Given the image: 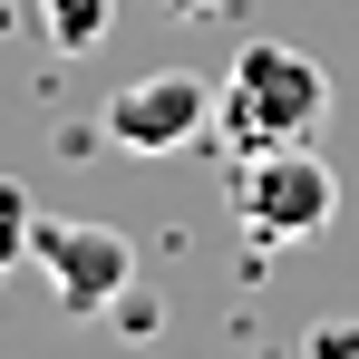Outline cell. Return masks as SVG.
Here are the masks:
<instances>
[{
  "label": "cell",
  "mask_w": 359,
  "mask_h": 359,
  "mask_svg": "<svg viewBox=\"0 0 359 359\" xmlns=\"http://www.w3.org/2000/svg\"><path fill=\"white\" fill-rule=\"evenodd\" d=\"M29 262L49 272L59 311H78V320H97L136 292V243L117 224H88V214H29Z\"/></svg>",
  "instance_id": "obj_2"
},
{
  "label": "cell",
  "mask_w": 359,
  "mask_h": 359,
  "mask_svg": "<svg viewBox=\"0 0 359 359\" xmlns=\"http://www.w3.org/2000/svg\"><path fill=\"white\" fill-rule=\"evenodd\" d=\"M39 20H49V49H97L117 0H39Z\"/></svg>",
  "instance_id": "obj_5"
},
{
  "label": "cell",
  "mask_w": 359,
  "mask_h": 359,
  "mask_svg": "<svg viewBox=\"0 0 359 359\" xmlns=\"http://www.w3.org/2000/svg\"><path fill=\"white\" fill-rule=\"evenodd\" d=\"M340 204V175L320 146H272V156H243L233 175V214L252 243H311Z\"/></svg>",
  "instance_id": "obj_3"
},
{
  "label": "cell",
  "mask_w": 359,
  "mask_h": 359,
  "mask_svg": "<svg viewBox=\"0 0 359 359\" xmlns=\"http://www.w3.org/2000/svg\"><path fill=\"white\" fill-rule=\"evenodd\" d=\"M29 214H39V204H29V194H20V184L0 175V282H10V272H20V262H29Z\"/></svg>",
  "instance_id": "obj_6"
},
{
  "label": "cell",
  "mask_w": 359,
  "mask_h": 359,
  "mask_svg": "<svg viewBox=\"0 0 359 359\" xmlns=\"http://www.w3.org/2000/svg\"><path fill=\"white\" fill-rule=\"evenodd\" d=\"M330 117V68L292 49V39H252L233 68H224V88H214V126H224V146L233 156H272V146H311Z\"/></svg>",
  "instance_id": "obj_1"
},
{
  "label": "cell",
  "mask_w": 359,
  "mask_h": 359,
  "mask_svg": "<svg viewBox=\"0 0 359 359\" xmlns=\"http://www.w3.org/2000/svg\"><path fill=\"white\" fill-rule=\"evenodd\" d=\"M214 126V88L194 78V68H146V78H126L117 97L97 107V136L117 146V156H175Z\"/></svg>",
  "instance_id": "obj_4"
},
{
  "label": "cell",
  "mask_w": 359,
  "mask_h": 359,
  "mask_svg": "<svg viewBox=\"0 0 359 359\" xmlns=\"http://www.w3.org/2000/svg\"><path fill=\"white\" fill-rule=\"evenodd\" d=\"M311 359H359V320H330V330H311Z\"/></svg>",
  "instance_id": "obj_7"
},
{
  "label": "cell",
  "mask_w": 359,
  "mask_h": 359,
  "mask_svg": "<svg viewBox=\"0 0 359 359\" xmlns=\"http://www.w3.org/2000/svg\"><path fill=\"white\" fill-rule=\"evenodd\" d=\"M165 10H184V20H214V10H224V0H165Z\"/></svg>",
  "instance_id": "obj_8"
}]
</instances>
